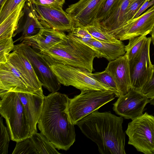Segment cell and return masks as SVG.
<instances>
[{
  "instance_id": "1",
  "label": "cell",
  "mask_w": 154,
  "mask_h": 154,
  "mask_svg": "<svg viewBox=\"0 0 154 154\" xmlns=\"http://www.w3.org/2000/svg\"><path fill=\"white\" fill-rule=\"evenodd\" d=\"M68 96L56 92L44 97L38 127L56 148L67 150L75 141L74 125L68 111Z\"/></svg>"
},
{
  "instance_id": "2",
  "label": "cell",
  "mask_w": 154,
  "mask_h": 154,
  "mask_svg": "<svg viewBox=\"0 0 154 154\" xmlns=\"http://www.w3.org/2000/svg\"><path fill=\"white\" fill-rule=\"evenodd\" d=\"M123 119L110 111L96 110L78 121L75 125L88 138L97 145L102 154H125Z\"/></svg>"
},
{
  "instance_id": "3",
  "label": "cell",
  "mask_w": 154,
  "mask_h": 154,
  "mask_svg": "<svg viewBox=\"0 0 154 154\" xmlns=\"http://www.w3.org/2000/svg\"><path fill=\"white\" fill-rule=\"evenodd\" d=\"M39 53L50 66L63 64L83 68L90 73L94 70V59L101 57L98 51L69 34L48 50Z\"/></svg>"
},
{
  "instance_id": "4",
  "label": "cell",
  "mask_w": 154,
  "mask_h": 154,
  "mask_svg": "<svg viewBox=\"0 0 154 154\" xmlns=\"http://www.w3.org/2000/svg\"><path fill=\"white\" fill-rule=\"evenodd\" d=\"M0 113L5 119L11 140L29 137L31 132L24 106L16 92L0 93Z\"/></svg>"
},
{
  "instance_id": "5",
  "label": "cell",
  "mask_w": 154,
  "mask_h": 154,
  "mask_svg": "<svg viewBox=\"0 0 154 154\" xmlns=\"http://www.w3.org/2000/svg\"><path fill=\"white\" fill-rule=\"evenodd\" d=\"M115 94L106 90H83L69 98L67 111L71 123L75 125L80 120L114 99Z\"/></svg>"
},
{
  "instance_id": "6",
  "label": "cell",
  "mask_w": 154,
  "mask_h": 154,
  "mask_svg": "<svg viewBox=\"0 0 154 154\" xmlns=\"http://www.w3.org/2000/svg\"><path fill=\"white\" fill-rule=\"evenodd\" d=\"M50 66L59 82L64 86H72L81 91L106 90L114 93L116 97H119L114 89L89 75L88 74L89 72L85 69L62 64Z\"/></svg>"
},
{
  "instance_id": "7",
  "label": "cell",
  "mask_w": 154,
  "mask_h": 154,
  "mask_svg": "<svg viewBox=\"0 0 154 154\" xmlns=\"http://www.w3.org/2000/svg\"><path fill=\"white\" fill-rule=\"evenodd\" d=\"M125 133L128 144L138 151L154 154V116L146 112L133 119L128 125Z\"/></svg>"
},
{
  "instance_id": "8",
  "label": "cell",
  "mask_w": 154,
  "mask_h": 154,
  "mask_svg": "<svg viewBox=\"0 0 154 154\" xmlns=\"http://www.w3.org/2000/svg\"><path fill=\"white\" fill-rule=\"evenodd\" d=\"M13 50L21 52L28 58L42 86L51 93L60 89L61 84L41 53L23 42L15 45Z\"/></svg>"
},
{
  "instance_id": "9",
  "label": "cell",
  "mask_w": 154,
  "mask_h": 154,
  "mask_svg": "<svg viewBox=\"0 0 154 154\" xmlns=\"http://www.w3.org/2000/svg\"><path fill=\"white\" fill-rule=\"evenodd\" d=\"M151 37L147 38L146 42L139 55L129 61L131 87L140 91L151 79L153 72V65L149 55Z\"/></svg>"
},
{
  "instance_id": "10",
  "label": "cell",
  "mask_w": 154,
  "mask_h": 154,
  "mask_svg": "<svg viewBox=\"0 0 154 154\" xmlns=\"http://www.w3.org/2000/svg\"><path fill=\"white\" fill-rule=\"evenodd\" d=\"M106 0H80L69 5L66 11L71 19L73 28L86 27L94 24Z\"/></svg>"
},
{
  "instance_id": "11",
  "label": "cell",
  "mask_w": 154,
  "mask_h": 154,
  "mask_svg": "<svg viewBox=\"0 0 154 154\" xmlns=\"http://www.w3.org/2000/svg\"><path fill=\"white\" fill-rule=\"evenodd\" d=\"M148 99L140 91L131 88L127 94L118 97L113 104V109L120 116L133 120L143 114Z\"/></svg>"
},
{
  "instance_id": "12",
  "label": "cell",
  "mask_w": 154,
  "mask_h": 154,
  "mask_svg": "<svg viewBox=\"0 0 154 154\" xmlns=\"http://www.w3.org/2000/svg\"><path fill=\"white\" fill-rule=\"evenodd\" d=\"M154 26V5L143 14L132 19L111 34L121 41L149 34Z\"/></svg>"
},
{
  "instance_id": "13",
  "label": "cell",
  "mask_w": 154,
  "mask_h": 154,
  "mask_svg": "<svg viewBox=\"0 0 154 154\" xmlns=\"http://www.w3.org/2000/svg\"><path fill=\"white\" fill-rule=\"evenodd\" d=\"M42 28L40 18L36 11L34 4L31 0H27L12 37L17 35H20L15 42H22L25 38L38 34Z\"/></svg>"
},
{
  "instance_id": "14",
  "label": "cell",
  "mask_w": 154,
  "mask_h": 154,
  "mask_svg": "<svg viewBox=\"0 0 154 154\" xmlns=\"http://www.w3.org/2000/svg\"><path fill=\"white\" fill-rule=\"evenodd\" d=\"M34 4L38 15L45 25L62 32H70L74 28L69 16L62 7Z\"/></svg>"
},
{
  "instance_id": "15",
  "label": "cell",
  "mask_w": 154,
  "mask_h": 154,
  "mask_svg": "<svg viewBox=\"0 0 154 154\" xmlns=\"http://www.w3.org/2000/svg\"><path fill=\"white\" fill-rule=\"evenodd\" d=\"M15 67L35 94L45 96L42 85L28 58L21 52L13 50L8 61Z\"/></svg>"
},
{
  "instance_id": "16",
  "label": "cell",
  "mask_w": 154,
  "mask_h": 154,
  "mask_svg": "<svg viewBox=\"0 0 154 154\" xmlns=\"http://www.w3.org/2000/svg\"><path fill=\"white\" fill-rule=\"evenodd\" d=\"M7 91L35 94L14 66L8 61L0 63V93Z\"/></svg>"
},
{
  "instance_id": "17",
  "label": "cell",
  "mask_w": 154,
  "mask_h": 154,
  "mask_svg": "<svg viewBox=\"0 0 154 154\" xmlns=\"http://www.w3.org/2000/svg\"><path fill=\"white\" fill-rule=\"evenodd\" d=\"M105 70L113 78L120 96L127 94L132 87L129 61L126 55L110 61Z\"/></svg>"
},
{
  "instance_id": "18",
  "label": "cell",
  "mask_w": 154,
  "mask_h": 154,
  "mask_svg": "<svg viewBox=\"0 0 154 154\" xmlns=\"http://www.w3.org/2000/svg\"><path fill=\"white\" fill-rule=\"evenodd\" d=\"M42 25L43 28L38 34L25 38L22 42L27 43L39 52L48 50L66 35L64 32L54 29L44 24Z\"/></svg>"
},
{
  "instance_id": "19",
  "label": "cell",
  "mask_w": 154,
  "mask_h": 154,
  "mask_svg": "<svg viewBox=\"0 0 154 154\" xmlns=\"http://www.w3.org/2000/svg\"><path fill=\"white\" fill-rule=\"evenodd\" d=\"M16 93L24 106L32 134L37 132L36 125L42 111L45 96L29 93Z\"/></svg>"
},
{
  "instance_id": "20",
  "label": "cell",
  "mask_w": 154,
  "mask_h": 154,
  "mask_svg": "<svg viewBox=\"0 0 154 154\" xmlns=\"http://www.w3.org/2000/svg\"><path fill=\"white\" fill-rule=\"evenodd\" d=\"M85 43L98 51L101 57L105 58L109 61L125 54V46L120 40L116 42H109L91 39Z\"/></svg>"
},
{
  "instance_id": "21",
  "label": "cell",
  "mask_w": 154,
  "mask_h": 154,
  "mask_svg": "<svg viewBox=\"0 0 154 154\" xmlns=\"http://www.w3.org/2000/svg\"><path fill=\"white\" fill-rule=\"evenodd\" d=\"M133 0H122L112 14L106 20L99 23L104 31L111 34L124 25L128 7Z\"/></svg>"
},
{
  "instance_id": "22",
  "label": "cell",
  "mask_w": 154,
  "mask_h": 154,
  "mask_svg": "<svg viewBox=\"0 0 154 154\" xmlns=\"http://www.w3.org/2000/svg\"><path fill=\"white\" fill-rule=\"evenodd\" d=\"M27 1L24 0L1 23H0V39L12 37L21 17Z\"/></svg>"
},
{
  "instance_id": "23",
  "label": "cell",
  "mask_w": 154,
  "mask_h": 154,
  "mask_svg": "<svg viewBox=\"0 0 154 154\" xmlns=\"http://www.w3.org/2000/svg\"><path fill=\"white\" fill-rule=\"evenodd\" d=\"M38 154H60L54 145L42 133L37 132L30 137Z\"/></svg>"
},
{
  "instance_id": "24",
  "label": "cell",
  "mask_w": 154,
  "mask_h": 154,
  "mask_svg": "<svg viewBox=\"0 0 154 154\" xmlns=\"http://www.w3.org/2000/svg\"><path fill=\"white\" fill-rule=\"evenodd\" d=\"M146 35H141L129 39V43L125 46V54L129 61L133 60L141 52L146 40Z\"/></svg>"
},
{
  "instance_id": "25",
  "label": "cell",
  "mask_w": 154,
  "mask_h": 154,
  "mask_svg": "<svg viewBox=\"0 0 154 154\" xmlns=\"http://www.w3.org/2000/svg\"><path fill=\"white\" fill-rule=\"evenodd\" d=\"M86 28L89 33L94 38L99 41L116 42L119 40L104 31L100 27L99 23L97 21H95L94 24L88 26Z\"/></svg>"
},
{
  "instance_id": "26",
  "label": "cell",
  "mask_w": 154,
  "mask_h": 154,
  "mask_svg": "<svg viewBox=\"0 0 154 154\" xmlns=\"http://www.w3.org/2000/svg\"><path fill=\"white\" fill-rule=\"evenodd\" d=\"M122 0H106L100 8L96 21L100 23L107 19L113 12Z\"/></svg>"
},
{
  "instance_id": "27",
  "label": "cell",
  "mask_w": 154,
  "mask_h": 154,
  "mask_svg": "<svg viewBox=\"0 0 154 154\" xmlns=\"http://www.w3.org/2000/svg\"><path fill=\"white\" fill-rule=\"evenodd\" d=\"M24 0H3L0 3V23Z\"/></svg>"
},
{
  "instance_id": "28",
  "label": "cell",
  "mask_w": 154,
  "mask_h": 154,
  "mask_svg": "<svg viewBox=\"0 0 154 154\" xmlns=\"http://www.w3.org/2000/svg\"><path fill=\"white\" fill-rule=\"evenodd\" d=\"M12 154H38L30 137L17 142Z\"/></svg>"
},
{
  "instance_id": "29",
  "label": "cell",
  "mask_w": 154,
  "mask_h": 154,
  "mask_svg": "<svg viewBox=\"0 0 154 154\" xmlns=\"http://www.w3.org/2000/svg\"><path fill=\"white\" fill-rule=\"evenodd\" d=\"M88 74L98 81L114 89L119 95L116 83L112 75L107 71L105 69L103 72L94 73L88 72Z\"/></svg>"
},
{
  "instance_id": "30",
  "label": "cell",
  "mask_w": 154,
  "mask_h": 154,
  "mask_svg": "<svg viewBox=\"0 0 154 154\" xmlns=\"http://www.w3.org/2000/svg\"><path fill=\"white\" fill-rule=\"evenodd\" d=\"M12 37L0 39V63H6L8 57L14 49L15 45Z\"/></svg>"
},
{
  "instance_id": "31",
  "label": "cell",
  "mask_w": 154,
  "mask_h": 154,
  "mask_svg": "<svg viewBox=\"0 0 154 154\" xmlns=\"http://www.w3.org/2000/svg\"><path fill=\"white\" fill-rule=\"evenodd\" d=\"M0 154H7L10 141L8 129L4 125L2 119H0Z\"/></svg>"
},
{
  "instance_id": "32",
  "label": "cell",
  "mask_w": 154,
  "mask_h": 154,
  "mask_svg": "<svg viewBox=\"0 0 154 154\" xmlns=\"http://www.w3.org/2000/svg\"><path fill=\"white\" fill-rule=\"evenodd\" d=\"M68 34L74 38L85 43L91 39H96L89 33L86 27L74 28Z\"/></svg>"
},
{
  "instance_id": "33",
  "label": "cell",
  "mask_w": 154,
  "mask_h": 154,
  "mask_svg": "<svg viewBox=\"0 0 154 154\" xmlns=\"http://www.w3.org/2000/svg\"><path fill=\"white\" fill-rule=\"evenodd\" d=\"M145 1V0H133L131 1L128 7L125 16L124 23L122 27L134 18L135 14Z\"/></svg>"
},
{
  "instance_id": "34",
  "label": "cell",
  "mask_w": 154,
  "mask_h": 154,
  "mask_svg": "<svg viewBox=\"0 0 154 154\" xmlns=\"http://www.w3.org/2000/svg\"><path fill=\"white\" fill-rule=\"evenodd\" d=\"M153 72L150 80L140 90V92L148 98L154 96V65Z\"/></svg>"
},
{
  "instance_id": "35",
  "label": "cell",
  "mask_w": 154,
  "mask_h": 154,
  "mask_svg": "<svg viewBox=\"0 0 154 154\" xmlns=\"http://www.w3.org/2000/svg\"><path fill=\"white\" fill-rule=\"evenodd\" d=\"M32 3L50 6L62 7L65 0H31Z\"/></svg>"
},
{
  "instance_id": "36",
  "label": "cell",
  "mask_w": 154,
  "mask_h": 154,
  "mask_svg": "<svg viewBox=\"0 0 154 154\" xmlns=\"http://www.w3.org/2000/svg\"><path fill=\"white\" fill-rule=\"evenodd\" d=\"M153 5L154 0H145L135 14L133 19L138 17L147 8Z\"/></svg>"
},
{
  "instance_id": "37",
  "label": "cell",
  "mask_w": 154,
  "mask_h": 154,
  "mask_svg": "<svg viewBox=\"0 0 154 154\" xmlns=\"http://www.w3.org/2000/svg\"><path fill=\"white\" fill-rule=\"evenodd\" d=\"M149 34L151 35V42L152 44L154 45V26Z\"/></svg>"
},
{
  "instance_id": "38",
  "label": "cell",
  "mask_w": 154,
  "mask_h": 154,
  "mask_svg": "<svg viewBox=\"0 0 154 154\" xmlns=\"http://www.w3.org/2000/svg\"><path fill=\"white\" fill-rule=\"evenodd\" d=\"M149 103L154 106V96L150 98V99L149 100Z\"/></svg>"
},
{
  "instance_id": "39",
  "label": "cell",
  "mask_w": 154,
  "mask_h": 154,
  "mask_svg": "<svg viewBox=\"0 0 154 154\" xmlns=\"http://www.w3.org/2000/svg\"><path fill=\"white\" fill-rule=\"evenodd\" d=\"M2 1L3 0H0V3H1Z\"/></svg>"
},
{
  "instance_id": "40",
  "label": "cell",
  "mask_w": 154,
  "mask_h": 154,
  "mask_svg": "<svg viewBox=\"0 0 154 154\" xmlns=\"http://www.w3.org/2000/svg\"><path fill=\"white\" fill-rule=\"evenodd\" d=\"M145 0L150 1V0Z\"/></svg>"
}]
</instances>
